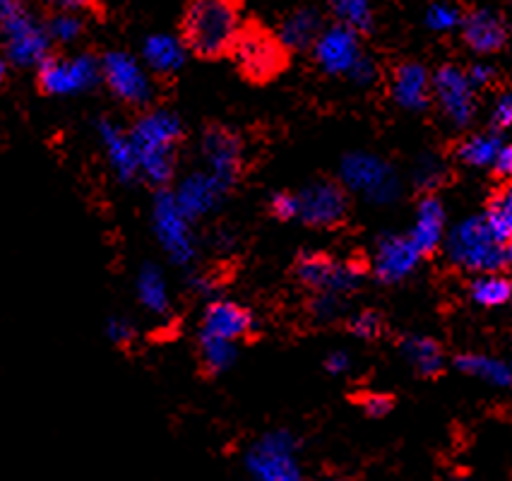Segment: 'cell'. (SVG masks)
Instances as JSON below:
<instances>
[{
    "label": "cell",
    "mask_w": 512,
    "mask_h": 481,
    "mask_svg": "<svg viewBox=\"0 0 512 481\" xmlns=\"http://www.w3.org/2000/svg\"><path fill=\"white\" fill-rule=\"evenodd\" d=\"M238 0H190L183 17V44L200 58H219L241 34Z\"/></svg>",
    "instance_id": "cell-1"
},
{
    "label": "cell",
    "mask_w": 512,
    "mask_h": 481,
    "mask_svg": "<svg viewBox=\"0 0 512 481\" xmlns=\"http://www.w3.org/2000/svg\"><path fill=\"white\" fill-rule=\"evenodd\" d=\"M181 138V121L166 109L147 111L130 130V140H133L135 152H138L140 174L152 186H166L174 178L176 147Z\"/></svg>",
    "instance_id": "cell-2"
},
{
    "label": "cell",
    "mask_w": 512,
    "mask_h": 481,
    "mask_svg": "<svg viewBox=\"0 0 512 481\" xmlns=\"http://www.w3.org/2000/svg\"><path fill=\"white\" fill-rule=\"evenodd\" d=\"M448 258L462 270L484 272V275H496L503 267H508L505 243H500L493 234L486 215L464 219L460 227L450 231Z\"/></svg>",
    "instance_id": "cell-3"
},
{
    "label": "cell",
    "mask_w": 512,
    "mask_h": 481,
    "mask_svg": "<svg viewBox=\"0 0 512 481\" xmlns=\"http://www.w3.org/2000/svg\"><path fill=\"white\" fill-rule=\"evenodd\" d=\"M234 61L250 82H270L287 68L289 49L263 27H243L234 49Z\"/></svg>",
    "instance_id": "cell-4"
},
{
    "label": "cell",
    "mask_w": 512,
    "mask_h": 481,
    "mask_svg": "<svg viewBox=\"0 0 512 481\" xmlns=\"http://www.w3.org/2000/svg\"><path fill=\"white\" fill-rule=\"evenodd\" d=\"M344 188L363 195L373 205H390L400 198V178L385 159L368 152H351L342 159Z\"/></svg>",
    "instance_id": "cell-5"
},
{
    "label": "cell",
    "mask_w": 512,
    "mask_h": 481,
    "mask_svg": "<svg viewBox=\"0 0 512 481\" xmlns=\"http://www.w3.org/2000/svg\"><path fill=\"white\" fill-rule=\"evenodd\" d=\"M296 438L287 431H272L246 453V469L255 481H306L296 457Z\"/></svg>",
    "instance_id": "cell-6"
},
{
    "label": "cell",
    "mask_w": 512,
    "mask_h": 481,
    "mask_svg": "<svg viewBox=\"0 0 512 481\" xmlns=\"http://www.w3.org/2000/svg\"><path fill=\"white\" fill-rule=\"evenodd\" d=\"M0 39L8 61L20 68H34L49 61V29L39 25L27 10L17 8L0 20Z\"/></svg>",
    "instance_id": "cell-7"
},
{
    "label": "cell",
    "mask_w": 512,
    "mask_h": 481,
    "mask_svg": "<svg viewBox=\"0 0 512 481\" xmlns=\"http://www.w3.org/2000/svg\"><path fill=\"white\" fill-rule=\"evenodd\" d=\"M294 272L303 287L313 289V292L344 296L359 287L363 272H366V263H356V260L337 263L335 258L325 253H301Z\"/></svg>",
    "instance_id": "cell-8"
},
{
    "label": "cell",
    "mask_w": 512,
    "mask_h": 481,
    "mask_svg": "<svg viewBox=\"0 0 512 481\" xmlns=\"http://www.w3.org/2000/svg\"><path fill=\"white\" fill-rule=\"evenodd\" d=\"M101 77V63L89 53L73 58H49L39 65L41 92L53 97H70L92 89Z\"/></svg>",
    "instance_id": "cell-9"
},
{
    "label": "cell",
    "mask_w": 512,
    "mask_h": 481,
    "mask_svg": "<svg viewBox=\"0 0 512 481\" xmlns=\"http://www.w3.org/2000/svg\"><path fill=\"white\" fill-rule=\"evenodd\" d=\"M431 87L440 111L452 126L464 128L472 123L476 114V94L467 70L452 63L440 65L436 75L431 77Z\"/></svg>",
    "instance_id": "cell-10"
},
{
    "label": "cell",
    "mask_w": 512,
    "mask_h": 481,
    "mask_svg": "<svg viewBox=\"0 0 512 481\" xmlns=\"http://www.w3.org/2000/svg\"><path fill=\"white\" fill-rule=\"evenodd\" d=\"M154 231H157L159 243L178 265H188L195 258V239L190 231V219L176 203V195L162 190L154 200Z\"/></svg>",
    "instance_id": "cell-11"
},
{
    "label": "cell",
    "mask_w": 512,
    "mask_h": 481,
    "mask_svg": "<svg viewBox=\"0 0 512 481\" xmlns=\"http://www.w3.org/2000/svg\"><path fill=\"white\" fill-rule=\"evenodd\" d=\"M101 77L125 104L142 106L152 99V80L147 70L130 53L111 51L101 61Z\"/></svg>",
    "instance_id": "cell-12"
},
{
    "label": "cell",
    "mask_w": 512,
    "mask_h": 481,
    "mask_svg": "<svg viewBox=\"0 0 512 481\" xmlns=\"http://www.w3.org/2000/svg\"><path fill=\"white\" fill-rule=\"evenodd\" d=\"M349 198L335 181H315L299 193V219L315 229H332L347 219Z\"/></svg>",
    "instance_id": "cell-13"
},
{
    "label": "cell",
    "mask_w": 512,
    "mask_h": 481,
    "mask_svg": "<svg viewBox=\"0 0 512 481\" xmlns=\"http://www.w3.org/2000/svg\"><path fill=\"white\" fill-rule=\"evenodd\" d=\"M361 34L344 25L325 27L313 44V58L327 75H349L356 61L363 56Z\"/></svg>",
    "instance_id": "cell-14"
},
{
    "label": "cell",
    "mask_w": 512,
    "mask_h": 481,
    "mask_svg": "<svg viewBox=\"0 0 512 481\" xmlns=\"http://www.w3.org/2000/svg\"><path fill=\"white\" fill-rule=\"evenodd\" d=\"M202 154H205L207 162L205 171H210L224 188H234L243 166V145L236 138V133L219 126L210 128L202 140Z\"/></svg>",
    "instance_id": "cell-15"
},
{
    "label": "cell",
    "mask_w": 512,
    "mask_h": 481,
    "mask_svg": "<svg viewBox=\"0 0 512 481\" xmlns=\"http://www.w3.org/2000/svg\"><path fill=\"white\" fill-rule=\"evenodd\" d=\"M462 41L479 56L503 51L510 41V25L505 17L491 8H479L464 15L460 27Z\"/></svg>",
    "instance_id": "cell-16"
},
{
    "label": "cell",
    "mask_w": 512,
    "mask_h": 481,
    "mask_svg": "<svg viewBox=\"0 0 512 481\" xmlns=\"http://www.w3.org/2000/svg\"><path fill=\"white\" fill-rule=\"evenodd\" d=\"M421 255L409 241V236H383L378 241L373 258V272L380 282L395 284L409 277L419 265Z\"/></svg>",
    "instance_id": "cell-17"
},
{
    "label": "cell",
    "mask_w": 512,
    "mask_h": 481,
    "mask_svg": "<svg viewBox=\"0 0 512 481\" xmlns=\"http://www.w3.org/2000/svg\"><path fill=\"white\" fill-rule=\"evenodd\" d=\"M255 318L248 308L234 304V301H212L202 316L200 335L219 337L226 342H238L253 335Z\"/></svg>",
    "instance_id": "cell-18"
},
{
    "label": "cell",
    "mask_w": 512,
    "mask_h": 481,
    "mask_svg": "<svg viewBox=\"0 0 512 481\" xmlns=\"http://www.w3.org/2000/svg\"><path fill=\"white\" fill-rule=\"evenodd\" d=\"M226 193L229 188H224L210 171H198V174H190L174 195L183 215L188 219H200L222 203Z\"/></svg>",
    "instance_id": "cell-19"
},
{
    "label": "cell",
    "mask_w": 512,
    "mask_h": 481,
    "mask_svg": "<svg viewBox=\"0 0 512 481\" xmlns=\"http://www.w3.org/2000/svg\"><path fill=\"white\" fill-rule=\"evenodd\" d=\"M431 75L421 63L404 61L392 70V99L407 111H426L431 104Z\"/></svg>",
    "instance_id": "cell-20"
},
{
    "label": "cell",
    "mask_w": 512,
    "mask_h": 481,
    "mask_svg": "<svg viewBox=\"0 0 512 481\" xmlns=\"http://www.w3.org/2000/svg\"><path fill=\"white\" fill-rule=\"evenodd\" d=\"M99 138L101 145H104L106 159H109L113 174H116L118 181L130 183L135 181L140 174V162L138 152H135L133 140H130V133H125L111 121L99 123Z\"/></svg>",
    "instance_id": "cell-21"
},
{
    "label": "cell",
    "mask_w": 512,
    "mask_h": 481,
    "mask_svg": "<svg viewBox=\"0 0 512 481\" xmlns=\"http://www.w3.org/2000/svg\"><path fill=\"white\" fill-rule=\"evenodd\" d=\"M443 231H445V210L443 203L433 193H428L421 198L419 210H416V224L409 234V241L414 243V248L419 251L421 258H428L440 248L443 243Z\"/></svg>",
    "instance_id": "cell-22"
},
{
    "label": "cell",
    "mask_w": 512,
    "mask_h": 481,
    "mask_svg": "<svg viewBox=\"0 0 512 481\" xmlns=\"http://www.w3.org/2000/svg\"><path fill=\"white\" fill-rule=\"evenodd\" d=\"M323 17L315 8H299L287 15V20L279 27V41L289 51H306L313 49V44L323 34Z\"/></svg>",
    "instance_id": "cell-23"
},
{
    "label": "cell",
    "mask_w": 512,
    "mask_h": 481,
    "mask_svg": "<svg viewBox=\"0 0 512 481\" xmlns=\"http://www.w3.org/2000/svg\"><path fill=\"white\" fill-rule=\"evenodd\" d=\"M188 46L169 34H154L142 46V56H145L147 68L157 75H174L186 63Z\"/></svg>",
    "instance_id": "cell-24"
},
{
    "label": "cell",
    "mask_w": 512,
    "mask_h": 481,
    "mask_svg": "<svg viewBox=\"0 0 512 481\" xmlns=\"http://www.w3.org/2000/svg\"><path fill=\"white\" fill-rule=\"evenodd\" d=\"M402 354L407 356L409 364L414 366V371L424 378H438L445 368V354L443 347L431 337H419V335H407L402 340Z\"/></svg>",
    "instance_id": "cell-25"
},
{
    "label": "cell",
    "mask_w": 512,
    "mask_h": 481,
    "mask_svg": "<svg viewBox=\"0 0 512 481\" xmlns=\"http://www.w3.org/2000/svg\"><path fill=\"white\" fill-rule=\"evenodd\" d=\"M455 366L467 376L481 378L491 385H510L512 383V366L503 359H491L484 354H460L455 359Z\"/></svg>",
    "instance_id": "cell-26"
},
{
    "label": "cell",
    "mask_w": 512,
    "mask_h": 481,
    "mask_svg": "<svg viewBox=\"0 0 512 481\" xmlns=\"http://www.w3.org/2000/svg\"><path fill=\"white\" fill-rule=\"evenodd\" d=\"M486 219L500 243H508L512 239V178H505V181L493 190L486 207Z\"/></svg>",
    "instance_id": "cell-27"
},
{
    "label": "cell",
    "mask_w": 512,
    "mask_h": 481,
    "mask_svg": "<svg viewBox=\"0 0 512 481\" xmlns=\"http://www.w3.org/2000/svg\"><path fill=\"white\" fill-rule=\"evenodd\" d=\"M332 15L339 25L354 29L356 34H371L375 27V13L371 0H327Z\"/></svg>",
    "instance_id": "cell-28"
},
{
    "label": "cell",
    "mask_w": 512,
    "mask_h": 481,
    "mask_svg": "<svg viewBox=\"0 0 512 481\" xmlns=\"http://www.w3.org/2000/svg\"><path fill=\"white\" fill-rule=\"evenodd\" d=\"M500 150H503V145H500V138L496 133H479L462 140L460 145H457L455 154L462 164L488 166L496 164Z\"/></svg>",
    "instance_id": "cell-29"
},
{
    "label": "cell",
    "mask_w": 512,
    "mask_h": 481,
    "mask_svg": "<svg viewBox=\"0 0 512 481\" xmlns=\"http://www.w3.org/2000/svg\"><path fill=\"white\" fill-rule=\"evenodd\" d=\"M138 294L142 306L152 313L169 311V289H166V279L157 265H145L138 277Z\"/></svg>",
    "instance_id": "cell-30"
},
{
    "label": "cell",
    "mask_w": 512,
    "mask_h": 481,
    "mask_svg": "<svg viewBox=\"0 0 512 481\" xmlns=\"http://www.w3.org/2000/svg\"><path fill=\"white\" fill-rule=\"evenodd\" d=\"M469 294H472V299L479 306H505L512 299V282L500 275H484L474 279L472 287H469Z\"/></svg>",
    "instance_id": "cell-31"
},
{
    "label": "cell",
    "mask_w": 512,
    "mask_h": 481,
    "mask_svg": "<svg viewBox=\"0 0 512 481\" xmlns=\"http://www.w3.org/2000/svg\"><path fill=\"white\" fill-rule=\"evenodd\" d=\"M464 15L467 13H464L455 0H433V3L426 8L424 20H426V27L431 29V32L448 34V32H455V29L462 27Z\"/></svg>",
    "instance_id": "cell-32"
},
{
    "label": "cell",
    "mask_w": 512,
    "mask_h": 481,
    "mask_svg": "<svg viewBox=\"0 0 512 481\" xmlns=\"http://www.w3.org/2000/svg\"><path fill=\"white\" fill-rule=\"evenodd\" d=\"M200 354L202 366L210 373H222L236 361V347L234 342L219 340V337L200 335Z\"/></svg>",
    "instance_id": "cell-33"
},
{
    "label": "cell",
    "mask_w": 512,
    "mask_h": 481,
    "mask_svg": "<svg viewBox=\"0 0 512 481\" xmlns=\"http://www.w3.org/2000/svg\"><path fill=\"white\" fill-rule=\"evenodd\" d=\"M445 176H448L445 174V164L440 162L438 157H433V154H424V157L419 159V164H416L414 183L416 188H421L428 195L431 190L443 186Z\"/></svg>",
    "instance_id": "cell-34"
},
{
    "label": "cell",
    "mask_w": 512,
    "mask_h": 481,
    "mask_svg": "<svg viewBox=\"0 0 512 481\" xmlns=\"http://www.w3.org/2000/svg\"><path fill=\"white\" fill-rule=\"evenodd\" d=\"M46 29H49V37L53 41H58V44H73V41L82 37L85 25H82V20L75 13L63 10V13H58L56 17H53Z\"/></svg>",
    "instance_id": "cell-35"
},
{
    "label": "cell",
    "mask_w": 512,
    "mask_h": 481,
    "mask_svg": "<svg viewBox=\"0 0 512 481\" xmlns=\"http://www.w3.org/2000/svg\"><path fill=\"white\" fill-rule=\"evenodd\" d=\"M349 330L361 340H375L383 335V316L378 311H361L349 320Z\"/></svg>",
    "instance_id": "cell-36"
},
{
    "label": "cell",
    "mask_w": 512,
    "mask_h": 481,
    "mask_svg": "<svg viewBox=\"0 0 512 481\" xmlns=\"http://www.w3.org/2000/svg\"><path fill=\"white\" fill-rule=\"evenodd\" d=\"M356 402H359L363 412L368 414V417H385V414L392 412V407H395V400H392V395H385V393H361L356 397Z\"/></svg>",
    "instance_id": "cell-37"
},
{
    "label": "cell",
    "mask_w": 512,
    "mask_h": 481,
    "mask_svg": "<svg viewBox=\"0 0 512 481\" xmlns=\"http://www.w3.org/2000/svg\"><path fill=\"white\" fill-rule=\"evenodd\" d=\"M270 212L279 222H289V219L299 217V195L275 193L270 200Z\"/></svg>",
    "instance_id": "cell-38"
},
{
    "label": "cell",
    "mask_w": 512,
    "mask_h": 481,
    "mask_svg": "<svg viewBox=\"0 0 512 481\" xmlns=\"http://www.w3.org/2000/svg\"><path fill=\"white\" fill-rule=\"evenodd\" d=\"M354 85L359 87H371L375 82V77H378V65H375L373 58H368L366 53L356 61L354 68H351V73L347 75Z\"/></svg>",
    "instance_id": "cell-39"
},
{
    "label": "cell",
    "mask_w": 512,
    "mask_h": 481,
    "mask_svg": "<svg viewBox=\"0 0 512 481\" xmlns=\"http://www.w3.org/2000/svg\"><path fill=\"white\" fill-rule=\"evenodd\" d=\"M342 301L335 294H318V299L313 301V316L318 320H335Z\"/></svg>",
    "instance_id": "cell-40"
},
{
    "label": "cell",
    "mask_w": 512,
    "mask_h": 481,
    "mask_svg": "<svg viewBox=\"0 0 512 481\" xmlns=\"http://www.w3.org/2000/svg\"><path fill=\"white\" fill-rule=\"evenodd\" d=\"M467 75H469V80H472L474 87H491L498 77L496 68H491V65H486V63H474L472 68H467Z\"/></svg>",
    "instance_id": "cell-41"
},
{
    "label": "cell",
    "mask_w": 512,
    "mask_h": 481,
    "mask_svg": "<svg viewBox=\"0 0 512 481\" xmlns=\"http://www.w3.org/2000/svg\"><path fill=\"white\" fill-rule=\"evenodd\" d=\"M493 126L512 128V94H505L498 102L496 111H493Z\"/></svg>",
    "instance_id": "cell-42"
},
{
    "label": "cell",
    "mask_w": 512,
    "mask_h": 481,
    "mask_svg": "<svg viewBox=\"0 0 512 481\" xmlns=\"http://www.w3.org/2000/svg\"><path fill=\"white\" fill-rule=\"evenodd\" d=\"M106 332H109L111 342L116 344H128L133 340V328H130L125 320H111V323L106 325Z\"/></svg>",
    "instance_id": "cell-43"
},
{
    "label": "cell",
    "mask_w": 512,
    "mask_h": 481,
    "mask_svg": "<svg viewBox=\"0 0 512 481\" xmlns=\"http://www.w3.org/2000/svg\"><path fill=\"white\" fill-rule=\"evenodd\" d=\"M493 171H496V176L503 178V181H505V178H512V145L500 150Z\"/></svg>",
    "instance_id": "cell-44"
},
{
    "label": "cell",
    "mask_w": 512,
    "mask_h": 481,
    "mask_svg": "<svg viewBox=\"0 0 512 481\" xmlns=\"http://www.w3.org/2000/svg\"><path fill=\"white\" fill-rule=\"evenodd\" d=\"M325 368L330 373H335V376H339V373H344L349 368V356L344 352H332L330 356H327Z\"/></svg>",
    "instance_id": "cell-45"
},
{
    "label": "cell",
    "mask_w": 512,
    "mask_h": 481,
    "mask_svg": "<svg viewBox=\"0 0 512 481\" xmlns=\"http://www.w3.org/2000/svg\"><path fill=\"white\" fill-rule=\"evenodd\" d=\"M51 5H56L58 10H70V13H75V10L85 8L87 0H49Z\"/></svg>",
    "instance_id": "cell-46"
},
{
    "label": "cell",
    "mask_w": 512,
    "mask_h": 481,
    "mask_svg": "<svg viewBox=\"0 0 512 481\" xmlns=\"http://www.w3.org/2000/svg\"><path fill=\"white\" fill-rule=\"evenodd\" d=\"M20 8V3L17 0H0V20H3L5 15H10L13 10Z\"/></svg>",
    "instance_id": "cell-47"
},
{
    "label": "cell",
    "mask_w": 512,
    "mask_h": 481,
    "mask_svg": "<svg viewBox=\"0 0 512 481\" xmlns=\"http://www.w3.org/2000/svg\"><path fill=\"white\" fill-rule=\"evenodd\" d=\"M505 260H508V267H512V239L505 243Z\"/></svg>",
    "instance_id": "cell-48"
},
{
    "label": "cell",
    "mask_w": 512,
    "mask_h": 481,
    "mask_svg": "<svg viewBox=\"0 0 512 481\" xmlns=\"http://www.w3.org/2000/svg\"><path fill=\"white\" fill-rule=\"evenodd\" d=\"M3 80H5V63L0 61V85H3Z\"/></svg>",
    "instance_id": "cell-49"
},
{
    "label": "cell",
    "mask_w": 512,
    "mask_h": 481,
    "mask_svg": "<svg viewBox=\"0 0 512 481\" xmlns=\"http://www.w3.org/2000/svg\"><path fill=\"white\" fill-rule=\"evenodd\" d=\"M452 481H474L472 477H457V479H452Z\"/></svg>",
    "instance_id": "cell-50"
},
{
    "label": "cell",
    "mask_w": 512,
    "mask_h": 481,
    "mask_svg": "<svg viewBox=\"0 0 512 481\" xmlns=\"http://www.w3.org/2000/svg\"><path fill=\"white\" fill-rule=\"evenodd\" d=\"M323 481H344V479H339V477H325Z\"/></svg>",
    "instance_id": "cell-51"
}]
</instances>
